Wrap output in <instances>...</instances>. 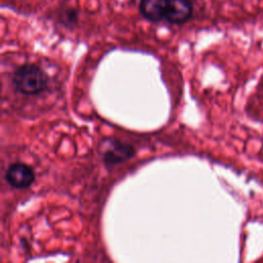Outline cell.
I'll return each mask as SVG.
<instances>
[{"label": "cell", "instance_id": "6da1fadb", "mask_svg": "<svg viewBox=\"0 0 263 263\" xmlns=\"http://www.w3.org/2000/svg\"><path fill=\"white\" fill-rule=\"evenodd\" d=\"M14 89L26 96L39 95L47 88L48 77L34 64H24L17 67L12 75Z\"/></svg>", "mask_w": 263, "mask_h": 263}, {"label": "cell", "instance_id": "7a4b0ae2", "mask_svg": "<svg viewBox=\"0 0 263 263\" xmlns=\"http://www.w3.org/2000/svg\"><path fill=\"white\" fill-rule=\"evenodd\" d=\"M6 182L13 188L25 189L35 180L34 171L23 162L11 163L5 173Z\"/></svg>", "mask_w": 263, "mask_h": 263}, {"label": "cell", "instance_id": "3957f363", "mask_svg": "<svg viewBox=\"0 0 263 263\" xmlns=\"http://www.w3.org/2000/svg\"><path fill=\"white\" fill-rule=\"evenodd\" d=\"M193 13L190 0H168L164 21L172 25H182L188 22Z\"/></svg>", "mask_w": 263, "mask_h": 263}, {"label": "cell", "instance_id": "277c9868", "mask_svg": "<svg viewBox=\"0 0 263 263\" xmlns=\"http://www.w3.org/2000/svg\"><path fill=\"white\" fill-rule=\"evenodd\" d=\"M168 0H140L139 11L148 21L158 23L164 21Z\"/></svg>", "mask_w": 263, "mask_h": 263}, {"label": "cell", "instance_id": "5b68a950", "mask_svg": "<svg viewBox=\"0 0 263 263\" xmlns=\"http://www.w3.org/2000/svg\"><path fill=\"white\" fill-rule=\"evenodd\" d=\"M135 154L133 146L118 141L113 142L104 152V161L106 164H116L125 161Z\"/></svg>", "mask_w": 263, "mask_h": 263}, {"label": "cell", "instance_id": "8992f818", "mask_svg": "<svg viewBox=\"0 0 263 263\" xmlns=\"http://www.w3.org/2000/svg\"><path fill=\"white\" fill-rule=\"evenodd\" d=\"M78 11L73 7H68L61 12V23L67 27H74L78 22Z\"/></svg>", "mask_w": 263, "mask_h": 263}]
</instances>
